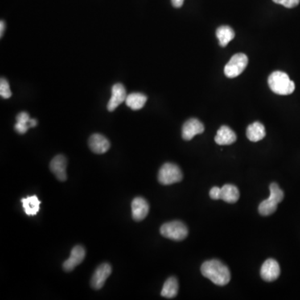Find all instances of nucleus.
<instances>
[{
	"mask_svg": "<svg viewBox=\"0 0 300 300\" xmlns=\"http://www.w3.org/2000/svg\"><path fill=\"white\" fill-rule=\"evenodd\" d=\"M201 273L219 286L228 285L231 280L230 271L219 260H211L204 262L201 266Z\"/></svg>",
	"mask_w": 300,
	"mask_h": 300,
	"instance_id": "obj_1",
	"label": "nucleus"
},
{
	"mask_svg": "<svg viewBox=\"0 0 300 300\" xmlns=\"http://www.w3.org/2000/svg\"><path fill=\"white\" fill-rule=\"evenodd\" d=\"M268 84L271 90L276 95H289L295 89V84L286 73L275 71L269 75Z\"/></svg>",
	"mask_w": 300,
	"mask_h": 300,
	"instance_id": "obj_2",
	"label": "nucleus"
},
{
	"mask_svg": "<svg viewBox=\"0 0 300 300\" xmlns=\"http://www.w3.org/2000/svg\"><path fill=\"white\" fill-rule=\"evenodd\" d=\"M160 234L167 239L181 241L186 239L189 234L187 226L180 221H172L164 223L160 228Z\"/></svg>",
	"mask_w": 300,
	"mask_h": 300,
	"instance_id": "obj_3",
	"label": "nucleus"
},
{
	"mask_svg": "<svg viewBox=\"0 0 300 300\" xmlns=\"http://www.w3.org/2000/svg\"><path fill=\"white\" fill-rule=\"evenodd\" d=\"M158 179L161 184H173L183 179V174L178 165L166 163L158 171Z\"/></svg>",
	"mask_w": 300,
	"mask_h": 300,
	"instance_id": "obj_4",
	"label": "nucleus"
},
{
	"mask_svg": "<svg viewBox=\"0 0 300 300\" xmlns=\"http://www.w3.org/2000/svg\"><path fill=\"white\" fill-rule=\"evenodd\" d=\"M248 63V59L246 54H235L224 67V75L230 79L238 77L244 72Z\"/></svg>",
	"mask_w": 300,
	"mask_h": 300,
	"instance_id": "obj_5",
	"label": "nucleus"
},
{
	"mask_svg": "<svg viewBox=\"0 0 300 300\" xmlns=\"http://www.w3.org/2000/svg\"><path fill=\"white\" fill-rule=\"evenodd\" d=\"M280 274V264L276 260L269 259L264 262L261 267L260 275L267 282H273Z\"/></svg>",
	"mask_w": 300,
	"mask_h": 300,
	"instance_id": "obj_6",
	"label": "nucleus"
},
{
	"mask_svg": "<svg viewBox=\"0 0 300 300\" xmlns=\"http://www.w3.org/2000/svg\"><path fill=\"white\" fill-rule=\"evenodd\" d=\"M111 273H112V268L110 264L107 263L100 264L93 274L92 280H91V286L93 289H101Z\"/></svg>",
	"mask_w": 300,
	"mask_h": 300,
	"instance_id": "obj_7",
	"label": "nucleus"
},
{
	"mask_svg": "<svg viewBox=\"0 0 300 300\" xmlns=\"http://www.w3.org/2000/svg\"><path fill=\"white\" fill-rule=\"evenodd\" d=\"M204 131V126L203 124L197 119H190L183 124L182 128V137L183 140H192L194 136L203 133Z\"/></svg>",
	"mask_w": 300,
	"mask_h": 300,
	"instance_id": "obj_8",
	"label": "nucleus"
},
{
	"mask_svg": "<svg viewBox=\"0 0 300 300\" xmlns=\"http://www.w3.org/2000/svg\"><path fill=\"white\" fill-rule=\"evenodd\" d=\"M126 98V89L124 88V86L120 83L114 84L112 88V95L107 106L108 110L109 112L116 110L120 104L125 102Z\"/></svg>",
	"mask_w": 300,
	"mask_h": 300,
	"instance_id": "obj_9",
	"label": "nucleus"
},
{
	"mask_svg": "<svg viewBox=\"0 0 300 300\" xmlns=\"http://www.w3.org/2000/svg\"><path fill=\"white\" fill-rule=\"evenodd\" d=\"M50 169L59 181L64 182L67 179V159L62 154L57 155L50 162Z\"/></svg>",
	"mask_w": 300,
	"mask_h": 300,
	"instance_id": "obj_10",
	"label": "nucleus"
},
{
	"mask_svg": "<svg viewBox=\"0 0 300 300\" xmlns=\"http://www.w3.org/2000/svg\"><path fill=\"white\" fill-rule=\"evenodd\" d=\"M85 258V249L81 245H77L74 247L71 255L68 260H66L63 264V268L66 272H70L75 269V267L78 266L84 261Z\"/></svg>",
	"mask_w": 300,
	"mask_h": 300,
	"instance_id": "obj_11",
	"label": "nucleus"
},
{
	"mask_svg": "<svg viewBox=\"0 0 300 300\" xmlns=\"http://www.w3.org/2000/svg\"><path fill=\"white\" fill-rule=\"evenodd\" d=\"M149 211V203L142 197H136L132 201V216L135 221H142L146 218Z\"/></svg>",
	"mask_w": 300,
	"mask_h": 300,
	"instance_id": "obj_12",
	"label": "nucleus"
},
{
	"mask_svg": "<svg viewBox=\"0 0 300 300\" xmlns=\"http://www.w3.org/2000/svg\"><path fill=\"white\" fill-rule=\"evenodd\" d=\"M88 146L95 154H102L106 153L109 149L110 143L104 135L100 133H95L88 140Z\"/></svg>",
	"mask_w": 300,
	"mask_h": 300,
	"instance_id": "obj_13",
	"label": "nucleus"
},
{
	"mask_svg": "<svg viewBox=\"0 0 300 300\" xmlns=\"http://www.w3.org/2000/svg\"><path fill=\"white\" fill-rule=\"evenodd\" d=\"M236 140H237V136L235 132L229 127L225 126V125L219 128L215 138V142L219 145H232L236 141Z\"/></svg>",
	"mask_w": 300,
	"mask_h": 300,
	"instance_id": "obj_14",
	"label": "nucleus"
},
{
	"mask_svg": "<svg viewBox=\"0 0 300 300\" xmlns=\"http://www.w3.org/2000/svg\"><path fill=\"white\" fill-rule=\"evenodd\" d=\"M266 132L264 125L260 122L249 124L246 130L247 138L252 142H258L265 137Z\"/></svg>",
	"mask_w": 300,
	"mask_h": 300,
	"instance_id": "obj_15",
	"label": "nucleus"
},
{
	"mask_svg": "<svg viewBox=\"0 0 300 300\" xmlns=\"http://www.w3.org/2000/svg\"><path fill=\"white\" fill-rule=\"evenodd\" d=\"M147 98L146 95L141 93H132L130 95H127L126 103L127 106L133 110H140L141 108H144L146 104Z\"/></svg>",
	"mask_w": 300,
	"mask_h": 300,
	"instance_id": "obj_16",
	"label": "nucleus"
},
{
	"mask_svg": "<svg viewBox=\"0 0 300 300\" xmlns=\"http://www.w3.org/2000/svg\"><path fill=\"white\" fill-rule=\"evenodd\" d=\"M239 191L235 185L225 184L220 190V199L226 203H235L239 200Z\"/></svg>",
	"mask_w": 300,
	"mask_h": 300,
	"instance_id": "obj_17",
	"label": "nucleus"
},
{
	"mask_svg": "<svg viewBox=\"0 0 300 300\" xmlns=\"http://www.w3.org/2000/svg\"><path fill=\"white\" fill-rule=\"evenodd\" d=\"M23 208L26 215L29 216H34L36 215L39 211L40 207V201L38 199L36 195L29 196L25 199H21Z\"/></svg>",
	"mask_w": 300,
	"mask_h": 300,
	"instance_id": "obj_18",
	"label": "nucleus"
},
{
	"mask_svg": "<svg viewBox=\"0 0 300 300\" xmlns=\"http://www.w3.org/2000/svg\"><path fill=\"white\" fill-rule=\"evenodd\" d=\"M217 39H219V45L226 47L228 43L235 39V31L229 26H220L216 30Z\"/></svg>",
	"mask_w": 300,
	"mask_h": 300,
	"instance_id": "obj_19",
	"label": "nucleus"
},
{
	"mask_svg": "<svg viewBox=\"0 0 300 300\" xmlns=\"http://www.w3.org/2000/svg\"><path fill=\"white\" fill-rule=\"evenodd\" d=\"M178 292V283L176 278L170 277L165 281L163 286L161 295L165 298H174Z\"/></svg>",
	"mask_w": 300,
	"mask_h": 300,
	"instance_id": "obj_20",
	"label": "nucleus"
},
{
	"mask_svg": "<svg viewBox=\"0 0 300 300\" xmlns=\"http://www.w3.org/2000/svg\"><path fill=\"white\" fill-rule=\"evenodd\" d=\"M30 120L31 118L30 117V114L26 112H21L18 113V116H16L17 123L14 126L16 132H18L20 134L26 133L28 129L30 128Z\"/></svg>",
	"mask_w": 300,
	"mask_h": 300,
	"instance_id": "obj_21",
	"label": "nucleus"
},
{
	"mask_svg": "<svg viewBox=\"0 0 300 300\" xmlns=\"http://www.w3.org/2000/svg\"><path fill=\"white\" fill-rule=\"evenodd\" d=\"M278 204L279 203L269 197V199L262 201L260 203V206H259V212L263 216H269L275 212L278 208Z\"/></svg>",
	"mask_w": 300,
	"mask_h": 300,
	"instance_id": "obj_22",
	"label": "nucleus"
},
{
	"mask_svg": "<svg viewBox=\"0 0 300 300\" xmlns=\"http://www.w3.org/2000/svg\"><path fill=\"white\" fill-rule=\"evenodd\" d=\"M269 191H270L269 198L275 200L277 203H280V202H282L285 198V194L283 192V190L276 183H272L269 185Z\"/></svg>",
	"mask_w": 300,
	"mask_h": 300,
	"instance_id": "obj_23",
	"label": "nucleus"
},
{
	"mask_svg": "<svg viewBox=\"0 0 300 300\" xmlns=\"http://www.w3.org/2000/svg\"><path fill=\"white\" fill-rule=\"evenodd\" d=\"M0 95L4 99H9L12 96L9 82L5 78H1V80H0Z\"/></svg>",
	"mask_w": 300,
	"mask_h": 300,
	"instance_id": "obj_24",
	"label": "nucleus"
},
{
	"mask_svg": "<svg viewBox=\"0 0 300 300\" xmlns=\"http://www.w3.org/2000/svg\"><path fill=\"white\" fill-rule=\"evenodd\" d=\"M278 5H281L288 9L296 7L299 5L300 0H273Z\"/></svg>",
	"mask_w": 300,
	"mask_h": 300,
	"instance_id": "obj_25",
	"label": "nucleus"
},
{
	"mask_svg": "<svg viewBox=\"0 0 300 300\" xmlns=\"http://www.w3.org/2000/svg\"><path fill=\"white\" fill-rule=\"evenodd\" d=\"M220 190L221 188L213 187L210 191V198L215 200L220 199Z\"/></svg>",
	"mask_w": 300,
	"mask_h": 300,
	"instance_id": "obj_26",
	"label": "nucleus"
},
{
	"mask_svg": "<svg viewBox=\"0 0 300 300\" xmlns=\"http://www.w3.org/2000/svg\"><path fill=\"white\" fill-rule=\"evenodd\" d=\"M183 2H184V0H171L172 5L177 9L182 7Z\"/></svg>",
	"mask_w": 300,
	"mask_h": 300,
	"instance_id": "obj_27",
	"label": "nucleus"
},
{
	"mask_svg": "<svg viewBox=\"0 0 300 300\" xmlns=\"http://www.w3.org/2000/svg\"><path fill=\"white\" fill-rule=\"evenodd\" d=\"M5 21H1V23H0V37L2 38L3 35H4V33H5Z\"/></svg>",
	"mask_w": 300,
	"mask_h": 300,
	"instance_id": "obj_28",
	"label": "nucleus"
},
{
	"mask_svg": "<svg viewBox=\"0 0 300 300\" xmlns=\"http://www.w3.org/2000/svg\"><path fill=\"white\" fill-rule=\"evenodd\" d=\"M37 124H38V122H37L36 120H34V119L30 120V128H34V127L36 126Z\"/></svg>",
	"mask_w": 300,
	"mask_h": 300,
	"instance_id": "obj_29",
	"label": "nucleus"
}]
</instances>
